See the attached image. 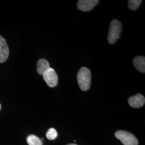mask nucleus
Instances as JSON below:
<instances>
[{"label":"nucleus","mask_w":145,"mask_h":145,"mask_svg":"<svg viewBox=\"0 0 145 145\" xmlns=\"http://www.w3.org/2000/svg\"><path fill=\"white\" fill-rule=\"evenodd\" d=\"M133 62L135 67L138 71L145 73V57H136L134 58Z\"/></svg>","instance_id":"6e6552de"},{"label":"nucleus","mask_w":145,"mask_h":145,"mask_svg":"<svg viewBox=\"0 0 145 145\" xmlns=\"http://www.w3.org/2000/svg\"><path fill=\"white\" fill-rule=\"evenodd\" d=\"M26 140L29 145H42V140L35 135H28Z\"/></svg>","instance_id":"9d476101"},{"label":"nucleus","mask_w":145,"mask_h":145,"mask_svg":"<svg viewBox=\"0 0 145 145\" xmlns=\"http://www.w3.org/2000/svg\"><path fill=\"white\" fill-rule=\"evenodd\" d=\"M49 62L46 59H39L37 62V72L40 74L42 75L44 72L50 68Z\"/></svg>","instance_id":"1a4fd4ad"},{"label":"nucleus","mask_w":145,"mask_h":145,"mask_svg":"<svg viewBox=\"0 0 145 145\" xmlns=\"http://www.w3.org/2000/svg\"><path fill=\"white\" fill-rule=\"evenodd\" d=\"M9 54V50L5 39L0 36V63L7 61Z\"/></svg>","instance_id":"39448f33"},{"label":"nucleus","mask_w":145,"mask_h":145,"mask_svg":"<svg viewBox=\"0 0 145 145\" xmlns=\"http://www.w3.org/2000/svg\"><path fill=\"white\" fill-rule=\"evenodd\" d=\"M141 2V0H130L128 2V7L131 10H135L139 7Z\"/></svg>","instance_id":"9b49d317"},{"label":"nucleus","mask_w":145,"mask_h":145,"mask_svg":"<svg viewBox=\"0 0 145 145\" xmlns=\"http://www.w3.org/2000/svg\"><path fill=\"white\" fill-rule=\"evenodd\" d=\"M76 145V144H68V145Z\"/></svg>","instance_id":"ddd939ff"},{"label":"nucleus","mask_w":145,"mask_h":145,"mask_svg":"<svg viewBox=\"0 0 145 145\" xmlns=\"http://www.w3.org/2000/svg\"><path fill=\"white\" fill-rule=\"evenodd\" d=\"M46 135L48 140H54L57 137V131L54 128H51L47 132Z\"/></svg>","instance_id":"f8f14e48"},{"label":"nucleus","mask_w":145,"mask_h":145,"mask_svg":"<svg viewBox=\"0 0 145 145\" xmlns=\"http://www.w3.org/2000/svg\"><path fill=\"white\" fill-rule=\"evenodd\" d=\"M42 75L44 81L50 87L53 88L57 85L58 82L57 74L52 68L48 69Z\"/></svg>","instance_id":"20e7f679"},{"label":"nucleus","mask_w":145,"mask_h":145,"mask_svg":"<svg viewBox=\"0 0 145 145\" xmlns=\"http://www.w3.org/2000/svg\"><path fill=\"white\" fill-rule=\"evenodd\" d=\"M99 2L98 0H80L78 2V8L82 11H89Z\"/></svg>","instance_id":"423d86ee"},{"label":"nucleus","mask_w":145,"mask_h":145,"mask_svg":"<svg viewBox=\"0 0 145 145\" xmlns=\"http://www.w3.org/2000/svg\"><path fill=\"white\" fill-rule=\"evenodd\" d=\"M116 137L124 145H138V140L134 135L127 131L119 130L115 132Z\"/></svg>","instance_id":"7ed1b4c3"},{"label":"nucleus","mask_w":145,"mask_h":145,"mask_svg":"<svg viewBox=\"0 0 145 145\" xmlns=\"http://www.w3.org/2000/svg\"><path fill=\"white\" fill-rule=\"evenodd\" d=\"M91 72L87 68L81 67L78 71L77 75L78 83L82 91H87L91 84Z\"/></svg>","instance_id":"f257e3e1"},{"label":"nucleus","mask_w":145,"mask_h":145,"mask_svg":"<svg viewBox=\"0 0 145 145\" xmlns=\"http://www.w3.org/2000/svg\"><path fill=\"white\" fill-rule=\"evenodd\" d=\"M121 30L122 25L119 21L117 20H113L111 21L108 36V40L110 44H114L119 39Z\"/></svg>","instance_id":"f03ea898"},{"label":"nucleus","mask_w":145,"mask_h":145,"mask_svg":"<svg viewBox=\"0 0 145 145\" xmlns=\"http://www.w3.org/2000/svg\"><path fill=\"white\" fill-rule=\"evenodd\" d=\"M128 102L131 106L135 108H139L145 104V97L141 94L137 93L135 96L130 97L128 99Z\"/></svg>","instance_id":"0eeeda50"},{"label":"nucleus","mask_w":145,"mask_h":145,"mask_svg":"<svg viewBox=\"0 0 145 145\" xmlns=\"http://www.w3.org/2000/svg\"><path fill=\"white\" fill-rule=\"evenodd\" d=\"M1 104H0V110H1Z\"/></svg>","instance_id":"4468645a"}]
</instances>
